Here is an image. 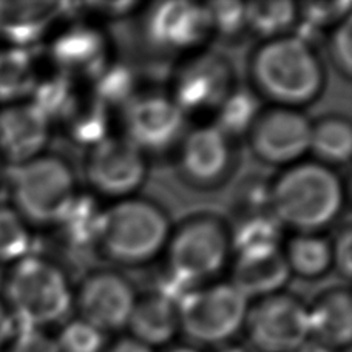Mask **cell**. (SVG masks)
I'll list each match as a JSON object with an SVG mask.
<instances>
[{
    "mask_svg": "<svg viewBox=\"0 0 352 352\" xmlns=\"http://www.w3.org/2000/svg\"><path fill=\"white\" fill-rule=\"evenodd\" d=\"M249 78L256 96L295 110L316 102L326 85L316 50L295 34L263 41L250 54Z\"/></svg>",
    "mask_w": 352,
    "mask_h": 352,
    "instance_id": "obj_1",
    "label": "cell"
},
{
    "mask_svg": "<svg viewBox=\"0 0 352 352\" xmlns=\"http://www.w3.org/2000/svg\"><path fill=\"white\" fill-rule=\"evenodd\" d=\"M344 186L332 167L317 161L292 164L270 182V209L297 234H318L340 217Z\"/></svg>",
    "mask_w": 352,
    "mask_h": 352,
    "instance_id": "obj_2",
    "label": "cell"
},
{
    "mask_svg": "<svg viewBox=\"0 0 352 352\" xmlns=\"http://www.w3.org/2000/svg\"><path fill=\"white\" fill-rule=\"evenodd\" d=\"M170 232V219L153 201L119 199L104 209L98 249L119 266H144L164 252Z\"/></svg>",
    "mask_w": 352,
    "mask_h": 352,
    "instance_id": "obj_3",
    "label": "cell"
},
{
    "mask_svg": "<svg viewBox=\"0 0 352 352\" xmlns=\"http://www.w3.org/2000/svg\"><path fill=\"white\" fill-rule=\"evenodd\" d=\"M70 280L52 260L28 255L10 266L3 303L19 329H43L65 320L73 307Z\"/></svg>",
    "mask_w": 352,
    "mask_h": 352,
    "instance_id": "obj_4",
    "label": "cell"
},
{
    "mask_svg": "<svg viewBox=\"0 0 352 352\" xmlns=\"http://www.w3.org/2000/svg\"><path fill=\"white\" fill-rule=\"evenodd\" d=\"M230 252V228L224 219L198 213L172 229L164 249V270L193 291L223 272Z\"/></svg>",
    "mask_w": 352,
    "mask_h": 352,
    "instance_id": "obj_5",
    "label": "cell"
},
{
    "mask_svg": "<svg viewBox=\"0 0 352 352\" xmlns=\"http://www.w3.org/2000/svg\"><path fill=\"white\" fill-rule=\"evenodd\" d=\"M78 192L73 168L59 156L41 155L14 166L12 207L30 226H54Z\"/></svg>",
    "mask_w": 352,
    "mask_h": 352,
    "instance_id": "obj_6",
    "label": "cell"
},
{
    "mask_svg": "<svg viewBox=\"0 0 352 352\" xmlns=\"http://www.w3.org/2000/svg\"><path fill=\"white\" fill-rule=\"evenodd\" d=\"M176 307L179 332L193 343L217 348L243 331L249 300L230 283H209L188 292Z\"/></svg>",
    "mask_w": 352,
    "mask_h": 352,
    "instance_id": "obj_7",
    "label": "cell"
},
{
    "mask_svg": "<svg viewBox=\"0 0 352 352\" xmlns=\"http://www.w3.org/2000/svg\"><path fill=\"white\" fill-rule=\"evenodd\" d=\"M258 352H294L309 340L307 306L295 295L274 294L249 305L244 328Z\"/></svg>",
    "mask_w": 352,
    "mask_h": 352,
    "instance_id": "obj_8",
    "label": "cell"
},
{
    "mask_svg": "<svg viewBox=\"0 0 352 352\" xmlns=\"http://www.w3.org/2000/svg\"><path fill=\"white\" fill-rule=\"evenodd\" d=\"M238 152L232 140L215 124L188 130L176 146L179 178L195 188L221 187L235 172Z\"/></svg>",
    "mask_w": 352,
    "mask_h": 352,
    "instance_id": "obj_9",
    "label": "cell"
},
{
    "mask_svg": "<svg viewBox=\"0 0 352 352\" xmlns=\"http://www.w3.org/2000/svg\"><path fill=\"white\" fill-rule=\"evenodd\" d=\"M235 88V73L223 54L198 52L182 62L173 74L170 99L188 115L215 113Z\"/></svg>",
    "mask_w": 352,
    "mask_h": 352,
    "instance_id": "obj_10",
    "label": "cell"
},
{
    "mask_svg": "<svg viewBox=\"0 0 352 352\" xmlns=\"http://www.w3.org/2000/svg\"><path fill=\"white\" fill-rule=\"evenodd\" d=\"M142 31L155 50L188 56L201 52L213 36L206 5L187 0L150 5L144 14Z\"/></svg>",
    "mask_w": 352,
    "mask_h": 352,
    "instance_id": "obj_11",
    "label": "cell"
},
{
    "mask_svg": "<svg viewBox=\"0 0 352 352\" xmlns=\"http://www.w3.org/2000/svg\"><path fill=\"white\" fill-rule=\"evenodd\" d=\"M147 172V156L125 136H109L90 148L85 161V178L93 190L118 201L133 197Z\"/></svg>",
    "mask_w": 352,
    "mask_h": 352,
    "instance_id": "obj_12",
    "label": "cell"
},
{
    "mask_svg": "<svg viewBox=\"0 0 352 352\" xmlns=\"http://www.w3.org/2000/svg\"><path fill=\"white\" fill-rule=\"evenodd\" d=\"M248 141L260 161L286 168L309 152L311 121L301 110L272 105L256 116Z\"/></svg>",
    "mask_w": 352,
    "mask_h": 352,
    "instance_id": "obj_13",
    "label": "cell"
},
{
    "mask_svg": "<svg viewBox=\"0 0 352 352\" xmlns=\"http://www.w3.org/2000/svg\"><path fill=\"white\" fill-rule=\"evenodd\" d=\"M186 122L170 96H136L124 107V136L146 156L176 148L187 131Z\"/></svg>",
    "mask_w": 352,
    "mask_h": 352,
    "instance_id": "obj_14",
    "label": "cell"
},
{
    "mask_svg": "<svg viewBox=\"0 0 352 352\" xmlns=\"http://www.w3.org/2000/svg\"><path fill=\"white\" fill-rule=\"evenodd\" d=\"M138 295L124 275L96 270L87 275L73 297L79 318L100 332L127 328Z\"/></svg>",
    "mask_w": 352,
    "mask_h": 352,
    "instance_id": "obj_15",
    "label": "cell"
},
{
    "mask_svg": "<svg viewBox=\"0 0 352 352\" xmlns=\"http://www.w3.org/2000/svg\"><path fill=\"white\" fill-rule=\"evenodd\" d=\"M50 58L58 73L91 80L110 62V43L99 28L74 23L59 31L50 43Z\"/></svg>",
    "mask_w": 352,
    "mask_h": 352,
    "instance_id": "obj_16",
    "label": "cell"
},
{
    "mask_svg": "<svg viewBox=\"0 0 352 352\" xmlns=\"http://www.w3.org/2000/svg\"><path fill=\"white\" fill-rule=\"evenodd\" d=\"M52 136V122L25 100L0 110V156L21 166L43 155Z\"/></svg>",
    "mask_w": 352,
    "mask_h": 352,
    "instance_id": "obj_17",
    "label": "cell"
},
{
    "mask_svg": "<svg viewBox=\"0 0 352 352\" xmlns=\"http://www.w3.org/2000/svg\"><path fill=\"white\" fill-rule=\"evenodd\" d=\"M65 2H14L0 0V39L10 47L27 48L39 42L65 14Z\"/></svg>",
    "mask_w": 352,
    "mask_h": 352,
    "instance_id": "obj_18",
    "label": "cell"
},
{
    "mask_svg": "<svg viewBox=\"0 0 352 352\" xmlns=\"http://www.w3.org/2000/svg\"><path fill=\"white\" fill-rule=\"evenodd\" d=\"M309 337L329 349L348 348L352 340V303L348 289L332 287L307 306Z\"/></svg>",
    "mask_w": 352,
    "mask_h": 352,
    "instance_id": "obj_19",
    "label": "cell"
},
{
    "mask_svg": "<svg viewBox=\"0 0 352 352\" xmlns=\"http://www.w3.org/2000/svg\"><path fill=\"white\" fill-rule=\"evenodd\" d=\"M127 328L130 337L148 348L166 346L179 332L178 307L155 292L138 297Z\"/></svg>",
    "mask_w": 352,
    "mask_h": 352,
    "instance_id": "obj_20",
    "label": "cell"
},
{
    "mask_svg": "<svg viewBox=\"0 0 352 352\" xmlns=\"http://www.w3.org/2000/svg\"><path fill=\"white\" fill-rule=\"evenodd\" d=\"M291 278L281 250L263 256H236L230 285L248 300L264 298L281 292Z\"/></svg>",
    "mask_w": 352,
    "mask_h": 352,
    "instance_id": "obj_21",
    "label": "cell"
},
{
    "mask_svg": "<svg viewBox=\"0 0 352 352\" xmlns=\"http://www.w3.org/2000/svg\"><path fill=\"white\" fill-rule=\"evenodd\" d=\"M102 213L104 209L96 198L78 192L54 228L68 248L78 250L98 248Z\"/></svg>",
    "mask_w": 352,
    "mask_h": 352,
    "instance_id": "obj_22",
    "label": "cell"
},
{
    "mask_svg": "<svg viewBox=\"0 0 352 352\" xmlns=\"http://www.w3.org/2000/svg\"><path fill=\"white\" fill-rule=\"evenodd\" d=\"M281 254L289 272L300 278H322L332 269L331 241L318 234H295Z\"/></svg>",
    "mask_w": 352,
    "mask_h": 352,
    "instance_id": "obj_23",
    "label": "cell"
},
{
    "mask_svg": "<svg viewBox=\"0 0 352 352\" xmlns=\"http://www.w3.org/2000/svg\"><path fill=\"white\" fill-rule=\"evenodd\" d=\"M283 226L274 213L238 218L230 229L232 250L236 256H263L281 250Z\"/></svg>",
    "mask_w": 352,
    "mask_h": 352,
    "instance_id": "obj_24",
    "label": "cell"
},
{
    "mask_svg": "<svg viewBox=\"0 0 352 352\" xmlns=\"http://www.w3.org/2000/svg\"><path fill=\"white\" fill-rule=\"evenodd\" d=\"M39 78L30 50L16 47L0 50V102L6 105L25 102Z\"/></svg>",
    "mask_w": 352,
    "mask_h": 352,
    "instance_id": "obj_25",
    "label": "cell"
},
{
    "mask_svg": "<svg viewBox=\"0 0 352 352\" xmlns=\"http://www.w3.org/2000/svg\"><path fill=\"white\" fill-rule=\"evenodd\" d=\"M309 152L317 162L332 167L346 164L352 152V127L344 116L329 115L311 122Z\"/></svg>",
    "mask_w": 352,
    "mask_h": 352,
    "instance_id": "obj_26",
    "label": "cell"
},
{
    "mask_svg": "<svg viewBox=\"0 0 352 352\" xmlns=\"http://www.w3.org/2000/svg\"><path fill=\"white\" fill-rule=\"evenodd\" d=\"M62 122L65 124L68 138L88 150L111 136L110 110L93 96L88 99L78 98Z\"/></svg>",
    "mask_w": 352,
    "mask_h": 352,
    "instance_id": "obj_27",
    "label": "cell"
},
{
    "mask_svg": "<svg viewBox=\"0 0 352 352\" xmlns=\"http://www.w3.org/2000/svg\"><path fill=\"white\" fill-rule=\"evenodd\" d=\"M248 28L252 30L263 41L275 39L289 34L297 27L298 6L289 0L246 3Z\"/></svg>",
    "mask_w": 352,
    "mask_h": 352,
    "instance_id": "obj_28",
    "label": "cell"
},
{
    "mask_svg": "<svg viewBox=\"0 0 352 352\" xmlns=\"http://www.w3.org/2000/svg\"><path fill=\"white\" fill-rule=\"evenodd\" d=\"M260 98L252 90L234 88L215 111V125L232 140L248 136L261 111Z\"/></svg>",
    "mask_w": 352,
    "mask_h": 352,
    "instance_id": "obj_29",
    "label": "cell"
},
{
    "mask_svg": "<svg viewBox=\"0 0 352 352\" xmlns=\"http://www.w3.org/2000/svg\"><path fill=\"white\" fill-rule=\"evenodd\" d=\"M78 98L73 79L54 73L48 78H39L28 100L53 124L54 121H64Z\"/></svg>",
    "mask_w": 352,
    "mask_h": 352,
    "instance_id": "obj_30",
    "label": "cell"
},
{
    "mask_svg": "<svg viewBox=\"0 0 352 352\" xmlns=\"http://www.w3.org/2000/svg\"><path fill=\"white\" fill-rule=\"evenodd\" d=\"M91 96L109 110L111 107H125L131 99L136 98L135 74L130 67L119 62L110 60L104 70L91 79Z\"/></svg>",
    "mask_w": 352,
    "mask_h": 352,
    "instance_id": "obj_31",
    "label": "cell"
},
{
    "mask_svg": "<svg viewBox=\"0 0 352 352\" xmlns=\"http://www.w3.org/2000/svg\"><path fill=\"white\" fill-rule=\"evenodd\" d=\"M30 224L12 206H0V264L12 266L31 255Z\"/></svg>",
    "mask_w": 352,
    "mask_h": 352,
    "instance_id": "obj_32",
    "label": "cell"
},
{
    "mask_svg": "<svg viewBox=\"0 0 352 352\" xmlns=\"http://www.w3.org/2000/svg\"><path fill=\"white\" fill-rule=\"evenodd\" d=\"M298 6V31H306V34L297 36L305 42H309V36L316 34L320 30H332L340 23L351 12L349 2H303ZM312 45V43H311Z\"/></svg>",
    "mask_w": 352,
    "mask_h": 352,
    "instance_id": "obj_33",
    "label": "cell"
},
{
    "mask_svg": "<svg viewBox=\"0 0 352 352\" xmlns=\"http://www.w3.org/2000/svg\"><path fill=\"white\" fill-rule=\"evenodd\" d=\"M54 338L59 352H102L107 346L104 332L80 318L68 322Z\"/></svg>",
    "mask_w": 352,
    "mask_h": 352,
    "instance_id": "obj_34",
    "label": "cell"
},
{
    "mask_svg": "<svg viewBox=\"0 0 352 352\" xmlns=\"http://www.w3.org/2000/svg\"><path fill=\"white\" fill-rule=\"evenodd\" d=\"M204 5L209 12L213 34L232 39L248 28L246 3L218 0Z\"/></svg>",
    "mask_w": 352,
    "mask_h": 352,
    "instance_id": "obj_35",
    "label": "cell"
},
{
    "mask_svg": "<svg viewBox=\"0 0 352 352\" xmlns=\"http://www.w3.org/2000/svg\"><path fill=\"white\" fill-rule=\"evenodd\" d=\"M328 53L332 65L349 79L352 73V16L344 17L340 23L329 30L328 36Z\"/></svg>",
    "mask_w": 352,
    "mask_h": 352,
    "instance_id": "obj_36",
    "label": "cell"
},
{
    "mask_svg": "<svg viewBox=\"0 0 352 352\" xmlns=\"http://www.w3.org/2000/svg\"><path fill=\"white\" fill-rule=\"evenodd\" d=\"M235 213L236 218L272 213V209H270V182L254 178L238 188L235 197Z\"/></svg>",
    "mask_w": 352,
    "mask_h": 352,
    "instance_id": "obj_37",
    "label": "cell"
},
{
    "mask_svg": "<svg viewBox=\"0 0 352 352\" xmlns=\"http://www.w3.org/2000/svg\"><path fill=\"white\" fill-rule=\"evenodd\" d=\"M5 352H59L53 336L43 329H19Z\"/></svg>",
    "mask_w": 352,
    "mask_h": 352,
    "instance_id": "obj_38",
    "label": "cell"
},
{
    "mask_svg": "<svg viewBox=\"0 0 352 352\" xmlns=\"http://www.w3.org/2000/svg\"><path fill=\"white\" fill-rule=\"evenodd\" d=\"M331 250L332 267L342 278L349 281L352 275V230L349 224H344L338 230L336 240L331 241Z\"/></svg>",
    "mask_w": 352,
    "mask_h": 352,
    "instance_id": "obj_39",
    "label": "cell"
},
{
    "mask_svg": "<svg viewBox=\"0 0 352 352\" xmlns=\"http://www.w3.org/2000/svg\"><path fill=\"white\" fill-rule=\"evenodd\" d=\"M85 6L94 14L118 19L133 12L140 6V2H133V0L131 2H125V0H122V2H90L85 3Z\"/></svg>",
    "mask_w": 352,
    "mask_h": 352,
    "instance_id": "obj_40",
    "label": "cell"
},
{
    "mask_svg": "<svg viewBox=\"0 0 352 352\" xmlns=\"http://www.w3.org/2000/svg\"><path fill=\"white\" fill-rule=\"evenodd\" d=\"M17 332L19 328L14 317L3 303V300L0 298V351L8 346Z\"/></svg>",
    "mask_w": 352,
    "mask_h": 352,
    "instance_id": "obj_41",
    "label": "cell"
},
{
    "mask_svg": "<svg viewBox=\"0 0 352 352\" xmlns=\"http://www.w3.org/2000/svg\"><path fill=\"white\" fill-rule=\"evenodd\" d=\"M102 352H155L152 348L146 346L141 342L135 340L133 337H121L116 342H113L109 346H105Z\"/></svg>",
    "mask_w": 352,
    "mask_h": 352,
    "instance_id": "obj_42",
    "label": "cell"
},
{
    "mask_svg": "<svg viewBox=\"0 0 352 352\" xmlns=\"http://www.w3.org/2000/svg\"><path fill=\"white\" fill-rule=\"evenodd\" d=\"M294 352H336V351H332L328 346H324V344L309 338V340L305 342L297 351H294Z\"/></svg>",
    "mask_w": 352,
    "mask_h": 352,
    "instance_id": "obj_43",
    "label": "cell"
},
{
    "mask_svg": "<svg viewBox=\"0 0 352 352\" xmlns=\"http://www.w3.org/2000/svg\"><path fill=\"white\" fill-rule=\"evenodd\" d=\"M212 352H249V351L246 348L240 346V344L226 343V344H221V346H217Z\"/></svg>",
    "mask_w": 352,
    "mask_h": 352,
    "instance_id": "obj_44",
    "label": "cell"
},
{
    "mask_svg": "<svg viewBox=\"0 0 352 352\" xmlns=\"http://www.w3.org/2000/svg\"><path fill=\"white\" fill-rule=\"evenodd\" d=\"M167 352H201V351L195 346H176Z\"/></svg>",
    "mask_w": 352,
    "mask_h": 352,
    "instance_id": "obj_45",
    "label": "cell"
},
{
    "mask_svg": "<svg viewBox=\"0 0 352 352\" xmlns=\"http://www.w3.org/2000/svg\"><path fill=\"white\" fill-rule=\"evenodd\" d=\"M0 164H2V156H0Z\"/></svg>",
    "mask_w": 352,
    "mask_h": 352,
    "instance_id": "obj_46",
    "label": "cell"
}]
</instances>
